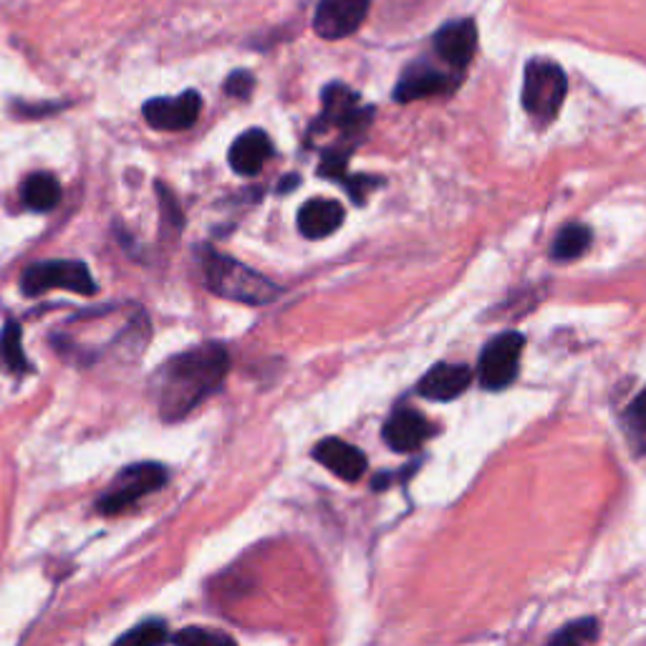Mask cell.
Listing matches in <instances>:
<instances>
[{
  "mask_svg": "<svg viewBox=\"0 0 646 646\" xmlns=\"http://www.w3.org/2000/svg\"><path fill=\"white\" fill-rule=\"evenodd\" d=\"M230 356L220 344H203L172 356L151 377L149 392L159 417L178 422L218 392L228 377Z\"/></svg>",
  "mask_w": 646,
  "mask_h": 646,
  "instance_id": "6da1fadb",
  "label": "cell"
},
{
  "mask_svg": "<svg viewBox=\"0 0 646 646\" xmlns=\"http://www.w3.org/2000/svg\"><path fill=\"white\" fill-rule=\"evenodd\" d=\"M203 270L207 289L220 298L248 303V306H266L281 293V289L273 285V281H268L266 276H260L258 270L243 266V263L218 251L203 253Z\"/></svg>",
  "mask_w": 646,
  "mask_h": 646,
  "instance_id": "7a4b0ae2",
  "label": "cell"
},
{
  "mask_svg": "<svg viewBox=\"0 0 646 646\" xmlns=\"http://www.w3.org/2000/svg\"><path fill=\"white\" fill-rule=\"evenodd\" d=\"M569 78L563 69L548 59H533L525 66L523 107L538 124L553 122L565 101Z\"/></svg>",
  "mask_w": 646,
  "mask_h": 646,
  "instance_id": "3957f363",
  "label": "cell"
},
{
  "mask_svg": "<svg viewBox=\"0 0 646 646\" xmlns=\"http://www.w3.org/2000/svg\"><path fill=\"white\" fill-rule=\"evenodd\" d=\"M167 480H170V473H167L164 465H157V462H137V465H130L114 477L109 490L97 500V510L101 515L122 513V510L134 505L137 500L164 488Z\"/></svg>",
  "mask_w": 646,
  "mask_h": 646,
  "instance_id": "277c9868",
  "label": "cell"
},
{
  "mask_svg": "<svg viewBox=\"0 0 646 646\" xmlns=\"http://www.w3.org/2000/svg\"><path fill=\"white\" fill-rule=\"evenodd\" d=\"M53 289L74 291L82 296H94L97 283H94L92 270L82 260H44L34 263L21 276V291L26 296H41Z\"/></svg>",
  "mask_w": 646,
  "mask_h": 646,
  "instance_id": "5b68a950",
  "label": "cell"
},
{
  "mask_svg": "<svg viewBox=\"0 0 646 646\" xmlns=\"http://www.w3.org/2000/svg\"><path fill=\"white\" fill-rule=\"evenodd\" d=\"M523 346L525 339L517 331H505L488 341V346L480 354V366H477L480 385L490 392H500V389L513 385L517 369H521Z\"/></svg>",
  "mask_w": 646,
  "mask_h": 646,
  "instance_id": "8992f818",
  "label": "cell"
},
{
  "mask_svg": "<svg viewBox=\"0 0 646 646\" xmlns=\"http://www.w3.org/2000/svg\"><path fill=\"white\" fill-rule=\"evenodd\" d=\"M371 0H321L314 13V31L326 41L354 36L369 15Z\"/></svg>",
  "mask_w": 646,
  "mask_h": 646,
  "instance_id": "52a82bcc",
  "label": "cell"
},
{
  "mask_svg": "<svg viewBox=\"0 0 646 646\" xmlns=\"http://www.w3.org/2000/svg\"><path fill=\"white\" fill-rule=\"evenodd\" d=\"M199 109H203V99L197 92H185L180 97H162L149 99L142 109L147 124L162 132H182L190 130L197 122Z\"/></svg>",
  "mask_w": 646,
  "mask_h": 646,
  "instance_id": "ba28073f",
  "label": "cell"
},
{
  "mask_svg": "<svg viewBox=\"0 0 646 646\" xmlns=\"http://www.w3.org/2000/svg\"><path fill=\"white\" fill-rule=\"evenodd\" d=\"M371 109L358 107V97L344 84H331L324 92V126H341L346 132H358L369 124Z\"/></svg>",
  "mask_w": 646,
  "mask_h": 646,
  "instance_id": "9c48e42d",
  "label": "cell"
},
{
  "mask_svg": "<svg viewBox=\"0 0 646 646\" xmlns=\"http://www.w3.org/2000/svg\"><path fill=\"white\" fill-rule=\"evenodd\" d=\"M435 51L442 61L454 69H465L477 51V26L475 21L462 19L444 23L435 36Z\"/></svg>",
  "mask_w": 646,
  "mask_h": 646,
  "instance_id": "30bf717a",
  "label": "cell"
},
{
  "mask_svg": "<svg viewBox=\"0 0 646 646\" xmlns=\"http://www.w3.org/2000/svg\"><path fill=\"white\" fill-rule=\"evenodd\" d=\"M473 385V369L465 364H437L422 377L417 392L432 402H452Z\"/></svg>",
  "mask_w": 646,
  "mask_h": 646,
  "instance_id": "8fae6325",
  "label": "cell"
},
{
  "mask_svg": "<svg viewBox=\"0 0 646 646\" xmlns=\"http://www.w3.org/2000/svg\"><path fill=\"white\" fill-rule=\"evenodd\" d=\"M314 458L321 462L329 473L346 483L362 480V475L366 473V454L362 450H356L354 444L337 440V437H326V440L318 442Z\"/></svg>",
  "mask_w": 646,
  "mask_h": 646,
  "instance_id": "7c38bea8",
  "label": "cell"
},
{
  "mask_svg": "<svg viewBox=\"0 0 646 646\" xmlns=\"http://www.w3.org/2000/svg\"><path fill=\"white\" fill-rule=\"evenodd\" d=\"M454 86V78L437 71L429 63H414L399 78L397 89H394V99L397 101H417V99H427V97H437V94L450 92Z\"/></svg>",
  "mask_w": 646,
  "mask_h": 646,
  "instance_id": "4fadbf2b",
  "label": "cell"
},
{
  "mask_svg": "<svg viewBox=\"0 0 646 646\" xmlns=\"http://www.w3.org/2000/svg\"><path fill=\"white\" fill-rule=\"evenodd\" d=\"M344 218H346V210L337 203V199L316 197V199H308V203L298 210V230L303 237H308V241H321V237H329L337 233Z\"/></svg>",
  "mask_w": 646,
  "mask_h": 646,
  "instance_id": "5bb4252c",
  "label": "cell"
},
{
  "mask_svg": "<svg viewBox=\"0 0 646 646\" xmlns=\"http://www.w3.org/2000/svg\"><path fill=\"white\" fill-rule=\"evenodd\" d=\"M381 435H385V442L394 452H414L432 435V427H429V422L419 412L399 410L387 419Z\"/></svg>",
  "mask_w": 646,
  "mask_h": 646,
  "instance_id": "9a60e30c",
  "label": "cell"
},
{
  "mask_svg": "<svg viewBox=\"0 0 646 646\" xmlns=\"http://www.w3.org/2000/svg\"><path fill=\"white\" fill-rule=\"evenodd\" d=\"M270 155H273V145H270L268 134L263 130H248L233 142L228 159L237 174L253 178V174L263 170Z\"/></svg>",
  "mask_w": 646,
  "mask_h": 646,
  "instance_id": "2e32d148",
  "label": "cell"
},
{
  "mask_svg": "<svg viewBox=\"0 0 646 646\" xmlns=\"http://www.w3.org/2000/svg\"><path fill=\"white\" fill-rule=\"evenodd\" d=\"M21 197L28 210L51 212L61 203V185L51 172H34L23 182Z\"/></svg>",
  "mask_w": 646,
  "mask_h": 646,
  "instance_id": "e0dca14e",
  "label": "cell"
},
{
  "mask_svg": "<svg viewBox=\"0 0 646 646\" xmlns=\"http://www.w3.org/2000/svg\"><path fill=\"white\" fill-rule=\"evenodd\" d=\"M588 248H592V230H588L586 226H578V222H573V226H565L561 233L556 235L553 258L561 263L576 260Z\"/></svg>",
  "mask_w": 646,
  "mask_h": 646,
  "instance_id": "ac0fdd59",
  "label": "cell"
},
{
  "mask_svg": "<svg viewBox=\"0 0 646 646\" xmlns=\"http://www.w3.org/2000/svg\"><path fill=\"white\" fill-rule=\"evenodd\" d=\"M0 362H3L5 369L13 374L31 371V364L21 346V326L15 321L8 324L3 333H0Z\"/></svg>",
  "mask_w": 646,
  "mask_h": 646,
  "instance_id": "d6986e66",
  "label": "cell"
},
{
  "mask_svg": "<svg viewBox=\"0 0 646 646\" xmlns=\"http://www.w3.org/2000/svg\"><path fill=\"white\" fill-rule=\"evenodd\" d=\"M598 639V621L596 619H581V621H573L563 629V632H558L553 639V644H588V642H596Z\"/></svg>",
  "mask_w": 646,
  "mask_h": 646,
  "instance_id": "ffe728a7",
  "label": "cell"
},
{
  "mask_svg": "<svg viewBox=\"0 0 646 646\" xmlns=\"http://www.w3.org/2000/svg\"><path fill=\"white\" fill-rule=\"evenodd\" d=\"M167 639V629L162 621H147V624L134 626L132 632H126L119 644H139V646H149V644H159Z\"/></svg>",
  "mask_w": 646,
  "mask_h": 646,
  "instance_id": "44dd1931",
  "label": "cell"
},
{
  "mask_svg": "<svg viewBox=\"0 0 646 646\" xmlns=\"http://www.w3.org/2000/svg\"><path fill=\"white\" fill-rule=\"evenodd\" d=\"M626 427H629V432L634 435L636 444H639L642 450H646V392L636 397L632 406H629Z\"/></svg>",
  "mask_w": 646,
  "mask_h": 646,
  "instance_id": "7402d4cb",
  "label": "cell"
},
{
  "mask_svg": "<svg viewBox=\"0 0 646 646\" xmlns=\"http://www.w3.org/2000/svg\"><path fill=\"white\" fill-rule=\"evenodd\" d=\"M174 644H193V646H203V644H233V639L220 632H207V629H185V632L172 636Z\"/></svg>",
  "mask_w": 646,
  "mask_h": 646,
  "instance_id": "603a6c76",
  "label": "cell"
},
{
  "mask_svg": "<svg viewBox=\"0 0 646 646\" xmlns=\"http://www.w3.org/2000/svg\"><path fill=\"white\" fill-rule=\"evenodd\" d=\"M253 86H255V78L248 74V71H235V74L228 76L226 94L228 97H235V99H248Z\"/></svg>",
  "mask_w": 646,
  "mask_h": 646,
  "instance_id": "cb8c5ba5",
  "label": "cell"
}]
</instances>
